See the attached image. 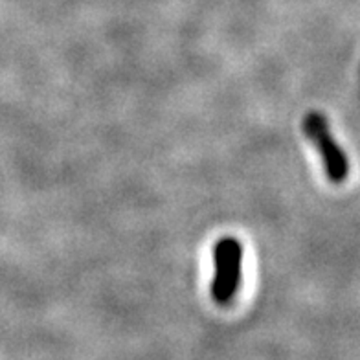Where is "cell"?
Wrapping results in <instances>:
<instances>
[{"label":"cell","instance_id":"obj_1","mask_svg":"<svg viewBox=\"0 0 360 360\" xmlns=\"http://www.w3.org/2000/svg\"><path fill=\"white\" fill-rule=\"evenodd\" d=\"M241 243L233 237H223L215 245V278L212 294L215 302L228 304L236 296L241 283Z\"/></svg>","mask_w":360,"mask_h":360},{"label":"cell","instance_id":"obj_2","mask_svg":"<svg viewBox=\"0 0 360 360\" xmlns=\"http://www.w3.org/2000/svg\"><path fill=\"white\" fill-rule=\"evenodd\" d=\"M304 131L309 140L318 147L320 155H322L329 180L342 182L347 176L349 164H347L344 151L335 143V138L329 133L326 118H323L322 114L309 112L304 122Z\"/></svg>","mask_w":360,"mask_h":360}]
</instances>
